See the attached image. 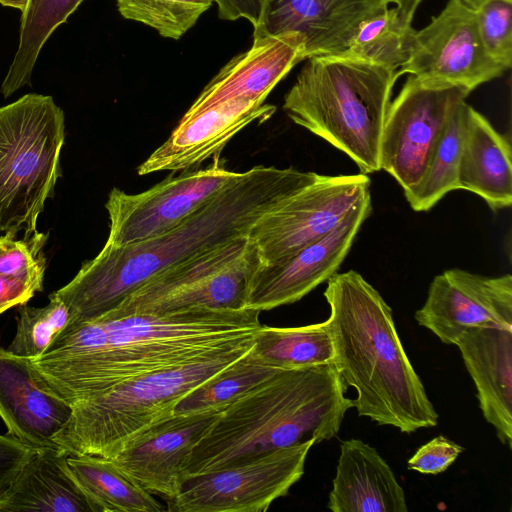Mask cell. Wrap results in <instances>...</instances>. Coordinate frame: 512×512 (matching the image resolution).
Instances as JSON below:
<instances>
[{
  "mask_svg": "<svg viewBox=\"0 0 512 512\" xmlns=\"http://www.w3.org/2000/svg\"><path fill=\"white\" fill-rule=\"evenodd\" d=\"M280 370L264 363L251 347L244 355L182 397L173 413L221 412Z\"/></svg>",
  "mask_w": 512,
  "mask_h": 512,
  "instance_id": "cell-28",
  "label": "cell"
},
{
  "mask_svg": "<svg viewBox=\"0 0 512 512\" xmlns=\"http://www.w3.org/2000/svg\"><path fill=\"white\" fill-rule=\"evenodd\" d=\"M466 101L455 110L441 135L418 186L405 195L410 207L425 212L447 193L458 190V173L465 127Z\"/></svg>",
  "mask_w": 512,
  "mask_h": 512,
  "instance_id": "cell-30",
  "label": "cell"
},
{
  "mask_svg": "<svg viewBox=\"0 0 512 512\" xmlns=\"http://www.w3.org/2000/svg\"><path fill=\"white\" fill-rule=\"evenodd\" d=\"M390 4L392 0H270L253 38L297 32L305 42V60L337 55L364 20Z\"/></svg>",
  "mask_w": 512,
  "mask_h": 512,
  "instance_id": "cell-18",
  "label": "cell"
},
{
  "mask_svg": "<svg viewBox=\"0 0 512 512\" xmlns=\"http://www.w3.org/2000/svg\"><path fill=\"white\" fill-rule=\"evenodd\" d=\"M304 60L305 42L297 32L255 37L247 51L232 58L204 87L186 113L235 98L265 102L275 86Z\"/></svg>",
  "mask_w": 512,
  "mask_h": 512,
  "instance_id": "cell-19",
  "label": "cell"
},
{
  "mask_svg": "<svg viewBox=\"0 0 512 512\" xmlns=\"http://www.w3.org/2000/svg\"><path fill=\"white\" fill-rule=\"evenodd\" d=\"M261 311L194 307L101 316L66 326L31 362L43 385L71 406L125 381L254 338Z\"/></svg>",
  "mask_w": 512,
  "mask_h": 512,
  "instance_id": "cell-1",
  "label": "cell"
},
{
  "mask_svg": "<svg viewBox=\"0 0 512 512\" xmlns=\"http://www.w3.org/2000/svg\"><path fill=\"white\" fill-rule=\"evenodd\" d=\"M83 0H29L22 12L19 44L1 85L4 98L25 85L39 53L51 34L79 7Z\"/></svg>",
  "mask_w": 512,
  "mask_h": 512,
  "instance_id": "cell-27",
  "label": "cell"
},
{
  "mask_svg": "<svg viewBox=\"0 0 512 512\" xmlns=\"http://www.w3.org/2000/svg\"><path fill=\"white\" fill-rule=\"evenodd\" d=\"M315 172L257 165L240 175L175 228L123 246L105 244L55 291L69 325L97 319L164 270L226 242L248 236L269 209L313 182Z\"/></svg>",
  "mask_w": 512,
  "mask_h": 512,
  "instance_id": "cell-2",
  "label": "cell"
},
{
  "mask_svg": "<svg viewBox=\"0 0 512 512\" xmlns=\"http://www.w3.org/2000/svg\"><path fill=\"white\" fill-rule=\"evenodd\" d=\"M68 454L58 446L33 448L18 476L0 494V512H95L68 469Z\"/></svg>",
  "mask_w": 512,
  "mask_h": 512,
  "instance_id": "cell-23",
  "label": "cell"
},
{
  "mask_svg": "<svg viewBox=\"0 0 512 512\" xmlns=\"http://www.w3.org/2000/svg\"><path fill=\"white\" fill-rule=\"evenodd\" d=\"M371 211L369 198L316 241L275 262H261L249 283L246 308L262 312L292 304L326 282L337 273Z\"/></svg>",
  "mask_w": 512,
  "mask_h": 512,
  "instance_id": "cell-14",
  "label": "cell"
},
{
  "mask_svg": "<svg viewBox=\"0 0 512 512\" xmlns=\"http://www.w3.org/2000/svg\"><path fill=\"white\" fill-rule=\"evenodd\" d=\"M253 352L267 365L296 369L333 362L334 348L328 323L298 327L261 325L254 336Z\"/></svg>",
  "mask_w": 512,
  "mask_h": 512,
  "instance_id": "cell-26",
  "label": "cell"
},
{
  "mask_svg": "<svg viewBox=\"0 0 512 512\" xmlns=\"http://www.w3.org/2000/svg\"><path fill=\"white\" fill-rule=\"evenodd\" d=\"M366 174L321 175L266 211L249 240L263 264L287 257L333 229L353 208L371 198Z\"/></svg>",
  "mask_w": 512,
  "mask_h": 512,
  "instance_id": "cell-10",
  "label": "cell"
},
{
  "mask_svg": "<svg viewBox=\"0 0 512 512\" xmlns=\"http://www.w3.org/2000/svg\"><path fill=\"white\" fill-rule=\"evenodd\" d=\"M333 362L282 369L225 410L185 459L183 481L309 440L335 437L353 400Z\"/></svg>",
  "mask_w": 512,
  "mask_h": 512,
  "instance_id": "cell-4",
  "label": "cell"
},
{
  "mask_svg": "<svg viewBox=\"0 0 512 512\" xmlns=\"http://www.w3.org/2000/svg\"><path fill=\"white\" fill-rule=\"evenodd\" d=\"M29 0H0V4L5 7H11L24 11Z\"/></svg>",
  "mask_w": 512,
  "mask_h": 512,
  "instance_id": "cell-39",
  "label": "cell"
},
{
  "mask_svg": "<svg viewBox=\"0 0 512 512\" xmlns=\"http://www.w3.org/2000/svg\"><path fill=\"white\" fill-rule=\"evenodd\" d=\"M63 110L29 93L0 107V232L32 234L62 176Z\"/></svg>",
  "mask_w": 512,
  "mask_h": 512,
  "instance_id": "cell-7",
  "label": "cell"
},
{
  "mask_svg": "<svg viewBox=\"0 0 512 512\" xmlns=\"http://www.w3.org/2000/svg\"><path fill=\"white\" fill-rule=\"evenodd\" d=\"M414 30L396 7H388L364 20L337 55L398 71L407 60Z\"/></svg>",
  "mask_w": 512,
  "mask_h": 512,
  "instance_id": "cell-29",
  "label": "cell"
},
{
  "mask_svg": "<svg viewBox=\"0 0 512 512\" xmlns=\"http://www.w3.org/2000/svg\"><path fill=\"white\" fill-rule=\"evenodd\" d=\"M276 107L245 98L221 101L185 113L168 139L137 168L140 176L160 171H184L219 155L243 128L269 119Z\"/></svg>",
  "mask_w": 512,
  "mask_h": 512,
  "instance_id": "cell-17",
  "label": "cell"
},
{
  "mask_svg": "<svg viewBox=\"0 0 512 512\" xmlns=\"http://www.w3.org/2000/svg\"><path fill=\"white\" fill-rule=\"evenodd\" d=\"M260 263L248 236L236 238L164 270L103 316L194 307L244 309L251 277Z\"/></svg>",
  "mask_w": 512,
  "mask_h": 512,
  "instance_id": "cell-8",
  "label": "cell"
},
{
  "mask_svg": "<svg viewBox=\"0 0 512 512\" xmlns=\"http://www.w3.org/2000/svg\"><path fill=\"white\" fill-rule=\"evenodd\" d=\"M265 1H266V3H267V2H268V1H270V0H265Z\"/></svg>",
  "mask_w": 512,
  "mask_h": 512,
  "instance_id": "cell-40",
  "label": "cell"
},
{
  "mask_svg": "<svg viewBox=\"0 0 512 512\" xmlns=\"http://www.w3.org/2000/svg\"><path fill=\"white\" fill-rule=\"evenodd\" d=\"M69 319L67 306L55 292L44 307L20 305L16 334L6 350L16 356L37 358L65 329Z\"/></svg>",
  "mask_w": 512,
  "mask_h": 512,
  "instance_id": "cell-32",
  "label": "cell"
},
{
  "mask_svg": "<svg viewBox=\"0 0 512 512\" xmlns=\"http://www.w3.org/2000/svg\"><path fill=\"white\" fill-rule=\"evenodd\" d=\"M18 232L0 236V274L43 283L47 266L44 246L48 233L36 231L17 238Z\"/></svg>",
  "mask_w": 512,
  "mask_h": 512,
  "instance_id": "cell-33",
  "label": "cell"
},
{
  "mask_svg": "<svg viewBox=\"0 0 512 512\" xmlns=\"http://www.w3.org/2000/svg\"><path fill=\"white\" fill-rule=\"evenodd\" d=\"M33 447L7 434L0 435V494L15 480Z\"/></svg>",
  "mask_w": 512,
  "mask_h": 512,
  "instance_id": "cell-36",
  "label": "cell"
},
{
  "mask_svg": "<svg viewBox=\"0 0 512 512\" xmlns=\"http://www.w3.org/2000/svg\"><path fill=\"white\" fill-rule=\"evenodd\" d=\"M72 406L41 382L30 358L0 348V417L8 434L33 448L55 446Z\"/></svg>",
  "mask_w": 512,
  "mask_h": 512,
  "instance_id": "cell-20",
  "label": "cell"
},
{
  "mask_svg": "<svg viewBox=\"0 0 512 512\" xmlns=\"http://www.w3.org/2000/svg\"><path fill=\"white\" fill-rule=\"evenodd\" d=\"M505 71L482 43L475 8L463 0H448L425 27L414 30L407 60L397 73L471 93Z\"/></svg>",
  "mask_w": 512,
  "mask_h": 512,
  "instance_id": "cell-12",
  "label": "cell"
},
{
  "mask_svg": "<svg viewBox=\"0 0 512 512\" xmlns=\"http://www.w3.org/2000/svg\"><path fill=\"white\" fill-rule=\"evenodd\" d=\"M511 156L510 138L496 131L481 113L466 104L459 189L480 196L493 211L510 207Z\"/></svg>",
  "mask_w": 512,
  "mask_h": 512,
  "instance_id": "cell-24",
  "label": "cell"
},
{
  "mask_svg": "<svg viewBox=\"0 0 512 512\" xmlns=\"http://www.w3.org/2000/svg\"><path fill=\"white\" fill-rule=\"evenodd\" d=\"M472 378L479 407L498 439L512 447V330L473 328L455 344Z\"/></svg>",
  "mask_w": 512,
  "mask_h": 512,
  "instance_id": "cell-21",
  "label": "cell"
},
{
  "mask_svg": "<svg viewBox=\"0 0 512 512\" xmlns=\"http://www.w3.org/2000/svg\"><path fill=\"white\" fill-rule=\"evenodd\" d=\"M254 338L154 370L72 405L64 428L53 438L69 454L113 458L140 431L173 413L192 389L244 355Z\"/></svg>",
  "mask_w": 512,
  "mask_h": 512,
  "instance_id": "cell-6",
  "label": "cell"
},
{
  "mask_svg": "<svg viewBox=\"0 0 512 512\" xmlns=\"http://www.w3.org/2000/svg\"><path fill=\"white\" fill-rule=\"evenodd\" d=\"M464 448L439 435L420 446L408 460V468L421 474L437 475L446 471Z\"/></svg>",
  "mask_w": 512,
  "mask_h": 512,
  "instance_id": "cell-35",
  "label": "cell"
},
{
  "mask_svg": "<svg viewBox=\"0 0 512 512\" xmlns=\"http://www.w3.org/2000/svg\"><path fill=\"white\" fill-rule=\"evenodd\" d=\"M414 318L447 345H455L463 332L473 328L512 330V276L445 270L432 280Z\"/></svg>",
  "mask_w": 512,
  "mask_h": 512,
  "instance_id": "cell-15",
  "label": "cell"
},
{
  "mask_svg": "<svg viewBox=\"0 0 512 512\" xmlns=\"http://www.w3.org/2000/svg\"><path fill=\"white\" fill-rule=\"evenodd\" d=\"M305 61L284 97L288 118L345 153L361 173L381 170L382 129L397 71L338 55Z\"/></svg>",
  "mask_w": 512,
  "mask_h": 512,
  "instance_id": "cell-5",
  "label": "cell"
},
{
  "mask_svg": "<svg viewBox=\"0 0 512 512\" xmlns=\"http://www.w3.org/2000/svg\"><path fill=\"white\" fill-rule=\"evenodd\" d=\"M307 442L257 455L183 481L170 512H264L304 474Z\"/></svg>",
  "mask_w": 512,
  "mask_h": 512,
  "instance_id": "cell-11",
  "label": "cell"
},
{
  "mask_svg": "<svg viewBox=\"0 0 512 512\" xmlns=\"http://www.w3.org/2000/svg\"><path fill=\"white\" fill-rule=\"evenodd\" d=\"M67 466L95 512H161L153 496L122 473L110 459L68 454Z\"/></svg>",
  "mask_w": 512,
  "mask_h": 512,
  "instance_id": "cell-25",
  "label": "cell"
},
{
  "mask_svg": "<svg viewBox=\"0 0 512 512\" xmlns=\"http://www.w3.org/2000/svg\"><path fill=\"white\" fill-rule=\"evenodd\" d=\"M217 5L218 16L227 21L246 19L255 27L264 11L265 0H213Z\"/></svg>",
  "mask_w": 512,
  "mask_h": 512,
  "instance_id": "cell-38",
  "label": "cell"
},
{
  "mask_svg": "<svg viewBox=\"0 0 512 512\" xmlns=\"http://www.w3.org/2000/svg\"><path fill=\"white\" fill-rule=\"evenodd\" d=\"M43 291V283L17 276L0 274V314L26 304L36 292Z\"/></svg>",
  "mask_w": 512,
  "mask_h": 512,
  "instance_id": "cell-37",
  "label": "cell"
},
{
  "mask_svg": "<svg viewBox=\"0 0 512 512\" xmlns=\"http://www.w3.org/2000/svg\"><path fill=\"white\" fill-rule=\"evenodd\" d=\"M333 512H407L405 493L389 464L360 439L340 445V455L328 496Z\"/></svg>",
  "mask_w": 512,
  "mask_h": 512,
  "instance_id": "cell-22",
  "label": "cell"
},
{
  "mask_svg": "<svg viewBox=\"0 0 512 512\" xmlns=\"http://www.w3.org/2000/svg\"><path fill=\"white\" fill-rule=\"evenodd\" d=\"M326 282L333 363L357 392L358 415L403 433L436 426L438 413L403 348L390 306L355 270Z\"/></svg>",
  "mask_w": 512,
  "mask_h": 512,
  "instance_id": "cell-3",
  "label": "cell"
},
{
  "mask_svg": "<svg viewBox=\"0 0 512 512\" xmlns=\"http://www.w3.org/2000/svg\"><path fill=\"white\" fill-rule=\"evenodd\" d=\"M219 414L172 413L132 437L110 460L145 491L168 502L181 490L185 459Z\"/></svg>",
  "mask_w": 512,
  "mask_h": 512,
  "instance_id": "cell-16",
  "label": "cell"
},
{
  "mask_svg": "<svg viewBox=\"0 0 512 512\" xmlns=\"http://www.w3.org/2000/svg\"><path fill=\"white\" fill-rule=\"evenodd\" d=\"M121 16L180 39L214 3L213 0H116Z\"/></svg>",
  "mask_w": 512,
  "mask_h": 512,
  "instance_id": "cell-31",
  "label": "cell"
},
{
  "mask_svg": "<svg viewBox=\"0 0 512 512\" xmlns=\"http://www.w3.org/2000/svg\"><path fill=\"white\" fill-rule=\"evenodd\" d=\"M475 12L487 53L509 69L512 65V0H483Z\"/></svg>",
  "mask_w": 512,
  "mask_h": 512,
  "instance_id": "cell-34",
  "label": "cell"
},
{
  "mask_svg": "<svg viewBox=\"0 0 512 512\" xmlns=\"http://www.w3.org/2000/svg\"><path fill=\"white\" fill-rule=\"evenodd\" d=\"M240 173L225 169L216 155L213 164L204 169L169 176L137 194L114 187L105 204L110 221L105 244L123 246L175 228Z\"/></svg>",
  "mask_w": 512,
  "mask_h": 512,
  "instance_id": "cell-13",
  "label": "cell"
},
{
  "mask_svg": "<svg viewBox=\"0 0 512 512\" xmlns=\"http://www.w3.org/2000/svg\"><path fill=\"white\" fill-rule=\"evenodd\" d=\"M470 93L408 75L386 112L380 166L404 195L422 180L431 155L457 107Z\"/></svg>",
  "mask_w": 512,
  "mask_h": 512,
  "instance_id": "cell-9",
  "label": "cell"
}]
</instances>
